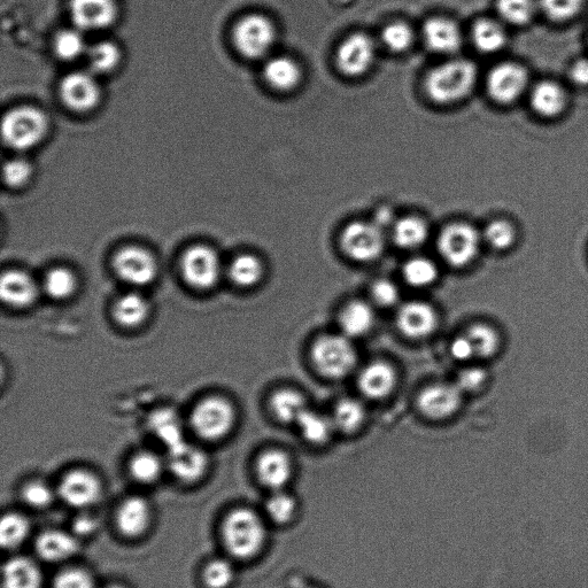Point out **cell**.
I'll return each instance as SVG.
<instances>
[{"label": "cell", "instance_id": "6da1fadb", "mask_svg": "<svg viewBox=\"0 0 588 588\" xmlns=\"http://www.w3.org/2000/svg\"><path fill=\"white\" fill-rule=\"evenodd\" d=\"M222 538L232 556L239 560H250L265 545V524L250 509L232 510L223 522Z\"/></svg>", "mask_w": 588, "mask_h": 588}, {"label": "cell", "instance_id": "7a4b0ae2", "mask_svg": "<svg viewBox=\"0 0 588 588\" xmlns=\"http://www.w3.org/2000/svg\"><path fill=\"white\" fill-rule=\"evenodd\" d=\"M476 81L477 68L471 61L453 60L430 72L425 89L433 102L450 104L468 96Z\"/></svg>", "mask_w": 588, "mask_h": 588}, {"label": "cell", "instance_id": "3957f363", "mask_svg": "<svg viewBox=\"0 0 588 588\" xmlns=\"http://www.w3.org/2000/svg\"><path fill=\"white\" fill-rule=\"evenodd\" d=\"M312 361L322 376L340 379L352 373L357 366L358 354L351 338L345 335H327L314 343Z\"/></svg>", "mask_w": 588, "mask_h": 588}, {"label": "cell", "instance_id": "277c9868", "mask_svg": "<svg viewBox=\"0 0 588 588\" xmlns=\"http://www.w3.org/2000/svg\"><path fill=\"white\" fill-rule=\"evenodd\" d=\"M2 131L4 142L11 149L26 151L42 141L48 131V120L35 107H18L4 116Z\"/></svg>", "mask_w": 588, "mask_h": 588}, {"label": "cell", "instance_id": "5b68a950", "mask_svg": "<svg viewBox=\"0 0 588 588\" xmlns=\"http://www.w3.org/2000/svg\"><path fill=\"white\" fill-rule=\"evenodd\" d=\"M481 249V235L470 224L454 223L441 232L438 250L448 265L462 268L473 262Z\"/></svg>", "mask_w": 588, "mask_h": 588}, {"label": "cell", "instance_id": "8992f818", "mask_svg": "<svg viewBox=\"0 0 588 588\" xmlns=\"http://www.w3.org/2000/svg\"><path fill=\"white\" fill-rule=\"evenodd\" d=\"M234 423V408L227 400L218 397L201 401L191 416L193 430L206 440H219L226 437Z\"/></svg>", "mask_w": 588, "mask_h": 588}, {"label": "cell", "instance_id": "52a82bcc", "mask_svg": "<svg viewBox=\"0 0 588 588\" xmlns=\"http://www.w3.org/2000/svg\"><path fill=\"white\" fill-rule=\"evenodd\" d=\"M276 32L272 21L263 15H247L234 30L236 48L244 57L257 59L272 49Z\"/></svg>", "mask_w": 588, "mask_h": 588}, {"label": "cell", "instance_id": "ba28073f", "mask_svg": "<svg viewBox=\"0 0 588 588\" xmlns=\"http://www.w3.org/2000/svg\"><path fill=\"white\" fill-rule=\"evenodd\" d=\"M342 247L347 257L358 262H371L381 257L385 238L376 223L353 222L342 234Z\"/></svg>", "mask_w": 588, "mask_h": 588}, {"label": "cell", "instance_id": "9c48e42d", "mask_svg": "<svg viewBox=\"0 0 588 588\" xmlns=\"http://www.w3.org/2000/svg\"><path fill=\"white\" fill-rule=\"evenodd\" d=\"M182 274L192 288L208 290L218 283L221 275V262L211 247L196 245L184 253Z\"/></svg>", "mask_w": 588, "mask_h": 588}, {"label": "cell", "instance_id": "30bf717a", "mask_svg": "<svg viewBox=\"0 0 588 588\" xmlns=\"http://www.w3.org/2000/svg\"><path fill=\"white\" fill-rule=\"evenodd\" d=\"M529 87L526 69L514 63L494 67L487 77V91L495 103L510 105L520 99Z\"/></svg>", "mask_w": 588, "mask_h": 588}, {"label": "cell", "instance_id": "8fae6325", "mask_svg": "<svg viewBox=\"0 0 588 588\" xmlns=\"http://www.w3.org/2000/svg\"><path fill=\"white\" fill-rule=\"evenodd\" d=\"M113 266L122 281L135 286L152 283L158 273L151 253L136 246L126 247L116 254Z\"/></svg>", "mask_w": 588, "mask_h": 588}, {"label": "cell", "instance_id": "7c38bea8", "mask_svg": "<svg viewBox=\"0 0 588 588\" xmlns=\"http://www.w3.org/2000/svg\"><path fill=\"white\" fill-rule=\"evenodd\" d=\"M58 495L68 506L87 509L97 504L102 495V484L89 471L73 470L61 479Z\"/></svg>", "mask_w": 588, "mask_h": 588}, {"label": "cell", "instance_id": "4fadbf2b", "mask_svg": "<svg viewBox=\"0 0 588 588\" xmlns=\"http://www.w3.org/2000/svg\"><path fill=\"white\" fill-rule=\"evenodd\" d=\"M69 12L75 28L96 32L112 25L118 17V5L115 0H71Z\"/></svg>", "mask_w": 588, "mask_h": 588}, {"label": "cell", "instance_id": "5bb4252c", "mask_svg": "<svg viewBox=\"0 0 588 588\" xmlns=\"http://www.w3.org/2000/svg\"><path fill=\"white\" fill-rule=\"evenodd\" d=\"M462 394L456 384L430 385L420 393L417 406L429 419L445 420L458 412L462 404Z\"/></svg>", "mask_w": 588, "mask_h": 588}, {"label": "cell", "instance_id": "9a60e30c", "mask_svg": "<svg viewBox=\"0 0 588 588\" xmlns=\"http://www.w3.org/2000/svg\"><path fill=\"white\" fill-rule=\"evenodd\" d=\"M60 95L67 107L76 112H88L100 99L99 85L89 72L68 74L60 84Z\"/></svg>", "mask_w": 588, "mask_h": 588}, {"label": "cell", "instance_id": "2e32d148", "mask_svg": "<svg viewBox=\"0 0 588 588\" xmlns=\"http://www.w3.org/2000/svg\"><path fill=\"white\" fill-rule=\"evenodd\" d=\"M375 59V45L363 34H354L340 46L337 64L344 74L360 76L369 71Z\"/></svg>", "mask_w": 588, "mask_h": 588}, {"label": "cell", "instance_id": "e0dca14e", "mask_svg": "<svg viewBox=\"0 0 588 588\" xmlns=\"http://www.w3.org/2000/svg\"><path fill=\"white\" fill-rule=\"evenodd\" d=\"M397 326L401 334L412 339H422L435 332L438 315L435 308L422 301H410L401 306L397 315Z\"/></svg>", "mask_w": 588, "mask_h": 588}, {"label": "cell", "instance_id": "ac0fdd59", "mask_svg": "<svg viewBox=\"0 0 588 588\" xmlns=\"http://www.w3.org/2000/svg\"><path fill=\"white\" fill-rule=\"evenodd\" d=\"M167 464L172 474L184 483H195L204 476L207 456L199 448L182 443L168 450Z\"/></svg>", "mask_w": 588, "mask_h": 588}, {"label": "cell", "instance_id": "d6986e66", "mask_svg": "<svg viewBox=\"0 0 588 588\" xmlns=\"http://www.w3.org/2000/svg\"><path fill=\"white\" fill-rule=\"evenodd\" d=\"M397 375L389 363L376 361L363 368L358 385L363 396L369 399H384L396 388Z\"/></svg>", "mask_w": 588, "mask_h": 588}, {"label": "cell", "instance_id": "ffe728a7", "mask_svg": "<svg viewBox=\"0 0 588 588\" xmlns=\"http://www.w3.org/2000/svg\"><path fill=\"white\" fill-rule=\"evenodd\" d=\"M151 506L142 497L123 501L116 513V524L123 536L137 538L144 535L151 523Z\"/></svg>", "mask_w": 588, "mask_h": 588}, {"label": "cell", "instance_id": "44dd1931", "mask_svg": "<svg viewBox=\"0 0 588 588\" xmlns=\"http://www.w3.org/2000/svg\"><path fill=\"white\" fill-rule=\"evenodd\" d=\"M257 474L263 486L276 492L282 491L292 476V462L288 454L270 450L260 455Z\"/></svg>", "mask_w": 588, "mask_h": 588}, {"label": "cell", "instance_id": "7402d4cb", "mask_svg": "<svg viewBox=\"0 0 588 588\" xmlns=\"http://www.w3.org/2000/svg\"><path fill=\"white\" fill-rule=\"evenodd\" d=\"M530 105L540 118L555 119L566 111L568 97L560 84L543 81L532 88Z\"/></svg>", "mask_w": 588, "mask_h": 588}, {"label": "cell", "instance_id": "603a6c76", "mask_svg": "<svg viewBox=\"0 0 588 588\" xmlns=\"http://www.w3.org/2000/svg\"><path fill=\"white\" fill-rule=\"evenodd\" d=\"M80 551L77 537L61 530H48L36 540V552L48 562H64Z\"/></svg>", "mask_w": 588, "mask_h": 588}, {"label": "cell", "instance_id": "cb8c5ba5", "mask_svg": "<svg viewBox=\"0 0 588 588\" xmlns=\"http://www.w3.org/2000/svg\"><path fill=\"white\" fill-rule=\"evenodd\" d=\"M37 284L32 276L19 270H10L2 276L0 281V296L5 304L12 307H28L37 298Z\"/></svg>", "mask_w": 588, "mask_h": 588}, {"label": "cell", "instance_id": "d4e9b609", "mask_svg": "<svg viewBox=\"0 0 588 588\" xmlns=\"http://www.w3.org/2000/svg\"><path fill=\"white\" fill-rule=\"evenodd\" d=\"M424 41L428 48L438 53H453L461 48L462 36L458 26L451 20L435 18L425 23Z\"/></svg>", "mask_w": 588, "mask_h": 588}, {"label": "cell", "instance_id": "484cf974", "mask_svg": "<svg viewBox=\"0 0 588 588\" xmlns=\"http://www.w3.org/2000/svg\"><path fill=\"white\" fill-rule=\"evenodd\" d=\"M41 569L29 557H12L3 567V588H41Z\"/></svg>", "mask_w": 588, "mask_h": 588}, {"label": "cell", "instance_id": "4316f807", "mask_svg": "<svg viewBox=\"0 0 588 588\" xmlns=\"http://www.w3.org/2000/svg\"><path fill=\"white\" fill-rule=\"evenodd\" d=\"M375 324L374 309L365 301L354 300L339 315V326L348 338L365 336Z\"/></svg>", "mask_w": 588, "mask_h": 588}, {"label": "cell", "instance_id": "83f0119b", "mask_svg": "<svg viewBox=\"0 0 588 588\" xmlns=\"http://www.w3.org/2000/svg\"><path fill=\"white\" fill-rule=\"evenodd\" d=\"M263 75L269 85L280 91L292 90L301 81L300 67L296 61L285 57L269 60L263 69Z\"/></svg>", "mask_w": 588, "mask_h": 588}, {"label": "cell", "instance_id": "f1b7e54d", "mask_svg": "<svg viewBox=\"0 0 588 588\" xmlns=\"http://www.w3.org/2000/svg\"><path fill=\"white\" fill-rule=\"evenodd\" d=\"M150 305L141 294L128 293L121 297L114 306V317L121 326L127 328H135L141 324L149 316Z\"/></svg>", "mask_w": 588, "mask_h": 588}, {"label": "cell", "instance_id": "f546056e", "mask_svg": "<svg viewBox=\"0 0 588 588\" xmlns=\"http://www.w3.org/2000/svg\"><path fill=\"white\" fill-rule=\"evenodd\" d=\"M269 405L276 419L283 423H297L307 409L305 398L290 389L275 392Z\"/></svg>", "mask_w": 588, "mask_h": 588}, {"label": "cell", "instance_id": "4dcf8cb0", "mask_svg": "<svg viewBox=\"0 0 588 588\" xmlns=\"http://www.w3.org/2000/svg\"><path fill=\"white\" fill-rule=\"evenodd\" d=\"M154 435L164 443L168 450L184 443L182 423L174 410L160 409L150 420Z\"/></svg>", "mask_w": 588, "mask_h": 588}, {"label": "cell", "instance_id": "1f68e13d", "mask_svg": "<svg viewBox=\"0 0 588 588\" xmlns=\"http://www.w3.org/2000/svg\"><path fill=\"white\" fill-rule=\"evenodd\" d=\"M476 48L483 53H497L505 48L507 34L500 22L479 20L473 30Z\"/></svg>", "mask_w": 588, "mask_h": 588}, {"label": "cell", "instance_id": "d6a6232c", "mask_svg": "<svg viewBox=\"0 0 588 588\" xmlns=\"http://www.w3.org/2000/svg\"><path fill=\"white\" fill-rule=\"evenodd\" d=\"M301 435L313 445L328 443L334 432L335 425L328 417L306 409L297 422Z\"/></svg>", "mask_w": 588, "mask_h": 588}, {"label": "cell", "instance_id": "836d02e7", "mask_svg": "<svg viewBox=\"0 0 588 588\" xmlns=\"http://www.w3.org/2000/svg\"><path fill=\"white\" fill-rule=\"evenodd\" d=\"M429 237L428 224L422 219L410 218L400 220L394 226L393 238L401 249H417L427 241Z\"/></svg>", "mask_w": 588, "mask_h": 588}, {"label": "cell", "instance_id": "e575fe53", "mask_svg": "<svg viewBox=\"0 0 588 588\" xmlns=\"http://www.w3.org/2000/svg\"><path fill=\"white\" fill-rule=\"evenodd\" d=\"M331 420L336 429L345 433L355 432L366 421V408L357 399H342L338 401Z\"/></svg>", "mask_w": 588, "mask_h": 588}, {"label": "cell", "instance_id": "d590c367", "mask_svg": "<svg viewBox=\"0 0 588 588\" xmlns=\"http://www.w3.org/2000/svg\"><path fill=\"white\" fill-rule=\"evenodd\" d=\"M231 281L241 288H251L258 284L263 276L262 262L252 254L238 255L229 268Z\"/></svg>", "mask_w": 588, "mask_h": 588}, {"label": "cell", "instance_id": "8d00e7d4", "mask_svg": "<svg viewBox=\"0 0 588 588\" xmlns=\"http://www.w3.org/2000/svg\"><path fill=\"white\" fill-rule=\"evenodd\" d=\"M466 335L473 344L476 358L490 359L499 352L501 338L493 327L477 323L468 329Z\"/></svg>", "mask_w": 588, "mask_h": 588}, {"label": "cell", "instance_id": "74e56055", "mask_svg": "<svg viewBox=\"0 0 588 588\" xmlns=\"http://www.w3.org/2000/svg\"><path fill=\"white\" fill-rule=\"evenodd\" d=\"M539 4L536 0H498L500 18L508 25L525 26L535 18Z\"/></svg>", "mask_w": 588, "mask_h": 588}, {"label": "cell", "instance_id": "f35d334b", "mask_svg": "<svg viewBox=\"0 0 588 588\" xmlns=\"http://www.w3.org/2000/svg\"><path fill=\"white\" fill-rule=\"evenodd\" d=\"M91 73H108L120 63L121 53L110 41L98 42L89 46L87 54Z\"/></svg>", "mask_w": 588, "mask_h": 588}, {"label": "cell", "instance_id": "ab89813d", "mask_svg": "<svg viewBox=\"0 0 588 588\" xmlns=\"http://www.w3.org/2000/svg\"><path fill=\"white\" fill-rule=\"evenodd\" d=\"M29 522L17 513L5 514L0 522V543L3 548L13 549L25 543L29 535Z\"/></svg>", "mask_w": 588, "mask_h": 588}, {"label": "cell", "instance_id": "60d3db41", "mask_svg": "<svg viewBox=\"0 0 588 588\" xmlns=\"http://www.w3.org/2000/svg\"><path fill=\"white\" fill-rule=\"evenodd\" d=\"M76 285L75 275L67 268H54L45 276L44 289L52 299L65 300L72 297Z\"/></svg>", "mask_w": 588, "mask_h": 588}, {"label": "cell", "instance_id": "b9f144b4", "mask_svg": "<svg viewBox=\"0 0 588 588\" xmlns=\"http://www.w3.org/2000/svg\"><path fill=\"white\" fill-rule=\"evenodd\" d=\"M130 474L137 482L152 484L160 478L164 464L159 456L150 452L138 453L130 462Z\"/></svg>", "mask_w": 588, "mask_h": 588}, {"label": "cell", "instance_id": "7bdbcfd3", "mask_svg": "<svg viewBox=\"0 0 588 588\" xmlns=\"http://www.w3.org/2000/svg\"><path fill=\"white\" fill-rule=\"evenodd\" d=\"M404 278L414 288H425L437 280L438 269L435 262L425 258H414L405 263Z\"/></svg>", "mask_w": 588, "mask_h": 588}, {"label": "cell", "instance_id": "ee69618b", "mask_svg": "<svg viewBox=\"0 0 588 588\" xmlns=\"http://www.w3.org/2000/svg\"><path fill=\"white\" fill-rule=\"evenodd\" d=\"M88 49L82 30L77 28L64 30L54 42V50L58 57L67 61L82 57L83 54H87Z\"/></svg>", "mask_w": 588, "mask_h": 588}, {"label": "cell", "instance_id": "f6af8a7d", "mask_svg": "<svg viewBox=\"0 0 588 588\" xmlns=\"http://www.w3.org/2000/svg\"><path fill=\"white\" fill-rule=\"evenodd\" d=\"M516 230L506 220H495L486 227L484 239L495 251H507L516 242Z\"/></svg>", "mask_w": 588, "mask_h": 588}, {"label": "cell", "instance_id": "bcb514c9", "mask_svg": "<svg viewBox=\"0 0 588 588\" xmlns=\"http://www.w3.org/2000/svg\"><path fill=\"white\" fill-rule=\"evenodd\" d=\"M235 568L224 559H216L207 564L203 572L207 588H229L235 580Z\"/></svg>", "mask_w": 588, "mask_h": 588}, {"label": "cell", "instance_id": "7dc6e473", "mask_svg": "<svg viewBox=\"0 0 588 588\" xmlns=\"http://www.w3.org/2000/svg\"><path fill=\"white\" fill-rule=\"evenodd\" d=\"M296 501L288 493L276 491L270 497L266 504V512L273 522L277 524H286L293 520L296 515Z\"/></svg>", "mask_w": 588, "mask_h": 588}, {"label": "cell", "instance_id": "c3c4849f", "mask_svg": "<svg viewBox=\"0 0 588 588\" xmlns=\"http://www.w3.org/2000/svg\"><path fill=\"white\" fill-rule=\"evenodd\" d=\"M538 4L549 20L567 22L582 10L584 0H539Z\"/></svg>", "mask_w": 588, "mask_h": 588}, {"label": "cell", "instance_id": "681fc988", "mask_svg": "<svg viewBox=\"0 0 588 588\" xmlns=\"http://www.w3.org/2000/svg\"><path fill=\"white\" fill-rule=\"evenodd\" d=\"M383 42L393 52H402L413 43V32L406 23L397 22L386 27L382 34Z\"/></svg>", "mask_w": 588, "mask_h": 588}, {"label": "cell", "instance_id": "f907efd6", "mask_svg": "<svg viewBox=\"0 0 588 588\" xmlns=\"http://www.w3.org/2000/svg\"><path fill=\"white\" fill-rule=\"evenodd\" d=\"M22 499L25 500L28 506L42 509L52 504L54 493L48 484L35 481L23 487Z\"/></svg>", "mask_w": 588, "mask_h": 588}, {"label": "cell", "instance_id": "816d5d0a", "mask_svg": "<svg viewBox=\"0 0 588 588\" xmlns=\"http://www.w3.org/2000/svg\"><path fill=\"white\" fill-rule=\"evenodd\" d=\"M95 580L88 571L71 568L54 578L53 588H95Z\"/></svg>", "mask_w": 588, "mask_h": 588}, {"label": "cell", "instance_id": "f5cc1de1", "mask_svg": "<svg viewBox=\"0 0 588 588\" xmlns=\"http://www.w3.org/2000/svg\"><path fill=\"white\" fill-rule=\"evenodd\" d=\"M32 174V165L25 159H12L4 166V181L12 188L22 187L29 181Z\"/></svg>", "mask_w": 588, "mask_h": 588}, {"label": "cell", "instance_id": "db71d44e", "mask_svg": "<svg viewBox=\"0 0 588 588\" xmlns=\"http://www.w3.org/2000/svg\"><path fill=\"white\" fill-rule=\"evenodd\" d=\"M487 381V373L481 367H469L463 369L456 379V385L464 392H477L483 388Z\"/></svg>", "mask_w": 588, "mask_h": 588}, {"label": "cell", "instance_id": "11a10c76", "mask_svg": "<svg viewBox=\"0 0 588 588\" xmlns=\"http://www.w3.org/2000/svg\"><path fill=\"white\" fill-rule=\"evenodd\" d=\"M371 293L376 303L383 307L396 305L400 299L398 286L389 280L376 281Z\"/></svg>", "mask_w": 588, "mask_h": 588}, {"label": "cell", "instance_id": "9f6ffc18", "mask_svg": "<svg viewBox=\"0 0 588 588\" xmlns=\"http://www.w3.org/2000/svg\"><path fill=\"white\" fill-rule=\"evenodd\" d=\"M450 351L452 357L460 362H467L475 357L473 344L467 335L456 337L452 340Z\"/></svg>", "mask_w": 588, "mask_h": 588}, {"label": "cell", "instance_id": "6f0895ef", "mask_svg": "<svg viewBox=\"0 0 588 588\" xmlns=\"http://www.w3.org/2000/svg\"><path fill=\"white\" fill-rule=\"evenodd\" d=\"M99 522L95 516L80 514L73 521V533L76 537L91 536L98 530Z\"/></svg>", "mask_w": 588, "mask_h": 588}, {"label": "cell", "instance_id": "680465c9", "mask_svg": "<svg viewBox=\"0 0 588 588\" xmlns=\"http://www.w3.org/2000/svg\"><path fill=\"white\" fill-rule=\"evenodd\" d=\"M569 77L578 87L588 88V58L575 61L570 68Z\"/></svg>", "mask_w": 588, "mask_h": 588}, {"label": "cell", "instance_id": "91938a15", "mask_svg": "<svg viewBox=\"0 0 588 588\" xmlns=\"http://www.w3.org/2000/svg\"><path fill=\"white\" fill-rule=\"evenodd\" d=\"M106 588H126V587H123L121 585H112V586H108Z\"/></svg>", "mask_w": 588, "mask_h": 588}]
</instances>
